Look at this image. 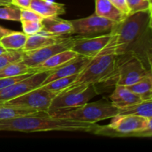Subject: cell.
<instances>
[{"mask_svg": "<svg viewBox=\"0 0 152 152\" xmlns=\"http://www.w3.org/2000/svg\"><path fill=\"white\" fill-rule=\"evenodd\" d=\"M76 37H76L69 36L64 40L56 44L50 45L45 46L41 48L36 49V50L24 51L22 61L30 68L35 66L59 52L71 49Z\"/></svg>", "mask_w": 152, "mask_h": 152, "instance_id": "8fae6325", "label": "cell"}, {"mask_svg": "<svg viewBox=\"0 0 152 152\" xmlns=\"http://www.w3.org/2000/svg\"><path fill=\"white\" fill-rule=\"evenodd\" d=\"M108 45L99 54L132 55L151 66V10L130 13L116 23Z\"/></svg>", "mask_w": 152, "mask_h": 152, "instance_id": "6da1fadb", "label": "cell"}, {"mask_svg": "<svg viewBox=\"0 0 152 152\" xmlns=\"http://www.w3.org/2000/svg\"><path fill=\"white\" fill-rule=\"evenodd\" d=\"M117 9L123 12V13L126 15H129L130 13L129 6H128L126 0H109Z\"/></svg>", "mask_w": 152, "mask_h": 152, "instance_id": "1f68e13d", "label": "cell"}, {"mask_svg": "<svg viewBox=\"0 0 152 152\" xmlns=\"http://www.w3.org/2000/svg\"><path fill=\"white\" fill-rule=\"evenodd\" d=\"M95 13L97 16L118 23L124 20L128 15L117 9L109 0H95Z\"/></svg>", "mask_w": 152, "mask_h": 152, "instance_id": "d6986e66", "label": "cell"}, {"mask_svg": "<svg viewBox=\"0 0 152 152\" xmlns=\"http://www.w3.org/2000/svg\"><path fill=\"white\" fill-rule=\"evenodd\" d=\"M36 73L34 70L25 65L22 60L8 64L0 69V78L3 77H16L22 74Z\"/></svg>", "mask_w": 152, "mask_h": 152, "instance_id": "cb8c5ba5", "label": "cell"}, {"mask_svg": "<svg viewBox=\"0 0 152 152\" xmlns=\"http://www.w3.org/2000/svg\"><path fill=\"white\" fill-rule=\"evenodd\" d=\"M119 114V109L111 101L102 99L93 102H86L77 108L60 111L52 114V117L65 120H74L88 123H96L111 119Z\"/></svg>", "mask_w": 152, "mask_h": 152, "instance_id": "277c9868", "label": "cell"}, {"mask_svg": "<svg viewBox=\"0 0 152 152\" xmlns=\"http://www.w3.org/2000/svg\"><path fill=\"white\" fill-rule=\"evenodd\" d=\"M80 55L77 54L74 50H67L65 51L59 52L53 56H50L45 61L42 62V63L38 64L35 66L31 67V69L34 70L35 72H40V71H50V70L56 69L59 68L63 64L73 60Z\"/></svg>", "mask_w": 152, "mask_h": 152, "instance_id": "2e32d148", "label": "cell"}, {"mask_svg": "<svg viewBox=\"0 0 152 152\" xmlns=\"http://www.w3.org/2000/svg\"><path fill=\"white\" fill-rule=\"evenodd\" d=\"M148 1H151V0H148Z\"/></svg>", "mask_w": 152, "mask_h": 152, "instance_id": "8d00e7d4", "label": "cell"}, {"mask_svg": "<svg viewBox=\"0 0 152 152\" xmlns=\"http://www.w3.org/2000/svg\"><path fill=\"white\" fill-rule=\"evenodd\" d=\"M95 85L80 86L58 93L48 110L49 115L77 108L89 102L98 94Z\"/></svg>", "mask_w": 152, "mask_h": 152, "instance_id": "52a82bcc", "label": "cell"}, {"mask_svg": "<svg viewBox=\"0 0 152 152\" xmlns=\"http://www.w3.org/2000/svg\"><path fill=\"white\" fill-rule=\"evenodd\" d=\"M21 8L13 4L0 6V19L20 22Z\"/></svg>", "mask_w": 152, "mask_h": 152, "instance_id": "484cf974", "label": "cell"}, {"mask_svg": "<svg viewBox=\"0 0 152 152\" xmlns=\"http://www.w3.org/2000/svg\"><path fill=\"white\" fill-rule=\"evenodd\" d=\"M30 9L38 13L43 18L59 16L65 13V4L51 0H32Z\"/></svg>", "mask_w": 152, "mask_h": 152, "instance_id": "e0dca14e", "label": "cell"}, {"mask_svg": "<svg viewBox=\"0 0 152 152\" xmlns=\"http://www.w3.org/2000/svg\"><path fill=\"white\" fill-rule=\"evenodd\" d=\"M110 101L117 108H121L142 100L126 86L116 85L114 91L110 96Z\"/></svg>", "mask_w": 152, "mask_h": 152, "instance_id": "ac0fdd59", "label": "cell"}, {"mask_svg": "<svg viewBox=\"0 0 152 152\" xmlns=\"http://www.w3.org/2000/svg\"><path fill=\"white\" fill-rule=\"evenodd\" d=\"M34 73H29V74H22V75L16 76V77H3L0 78V89L4 88L7 87V86H12L15 83L20 82L25 79L28 78L31 75H32Z\"/></svg>", "mask_w": 152, "mask_h": 152, "instance_id": "f546056e", "label": "cell"}, {"mask_svg": "<svg viewBox=\"0 0 152 152\" xmlns=\"http://www.w3.org/2000/svg\"><path fill=\"white\" fill-rule=\"evenodd\" d=\"M115 65V55L99 54L97 56L91 59L84 69L79 73L74 81L63 91L80 86L102 83L114 71Z\"/></svg>", "mask_w": 152, "mask_h": 152, "instance_id": "8992f818", "label": "cell"}, {"mask_svg": "<svg viewBox=\"0 0 152 152\" xmlns=\"http://www.w3.org/2000/svg\"><path fill=\"white\" fill-rule=\"evenodd\" d=\"M74 34L82 37H91L109 34L116 22L97 16L96 13L88 17L71 20Z\"/></svg>", "mask_w": 152, "mask_h": 152, "instance_id": "9c48e42d", "label": "cell"}, {"mask_svg": "<svg viewBox=\"0 0 152 152\" xmlns=\"http://www.w3.org/2000/svg\"><path fill=\"white\" fill-rule=\"evenodd\" d=\"M39 112L43 111H38L32 108L15 106L4 103L0 104V120H8L15 117L37 114Z\"/></svg>", "mask_w": 152, "mask_h": 152, "instance_id": "7402d4cb", "label": "cell"}, {"mask_svg": "<svg viewBox=\"0 0 152 152\" xmlns=\"http://www.w3.org/2000/svg\"><path fill=\"white\" fill-rule=\"evenodd\" d=\"M44 18L37 12L31 9H21V21H34V22H42Z\"/></svg>", "mask_w": 152, "mask_h": 152, "instance_id": "4dcf8cb0", "label": "cell"}, {"mask_svg": "<svg viewBox=\"0 0 152 152\" xmlns=\"http://www.w3.org/2000/svg\"><path fill=\"white\" fill-rule=\"evenodd\" d=\"M42 31L57 36H71L74 34V28L71 21L61 19L59 16L44 18L42 22Z\"/></svg>", "mask_w": 152, "mask_h": 152, "instance_id": "9a60e30c", "label": "cell"}, {"mask_svg": "<svg viewBox=\"0 0 152 152\" xmlns=\"http://www.w3.org/2000/svg\"><path fill=\"white\" fill-rule=\"evenodd\" d=\"M23 33L28 36L34 35L42 30L43 25L42 22L34 21H21Z\"/></svg>", "mask_w": 152, "mask_h": 152, "instance_id": "f1b7e54d", "label": "cell"}, {"mask_svg": "<svg viewBox=\"0 0 152 152\" xmlns=\"http://www.w3.org/2000/svg\"><path fill=\"white\" fill-rule=\"evenodd\" d=\"M23 54L22 50H7L0 54V69L12 62L21 61Z\"/></svg>", "mask_w": 152, "mask_h": 152, "instance_id": "4316f807", "label": "cell"}, {"mask_svg": "<svg viewBox=\"0 0 152 152\" xmlns=\"http://www.w3.org/2000/svg\"><path fill=\"white\" fill-rule=\"evenodd\" d=\"M51 71L36 72L22 81L0 89V104L40 87Z\"/></svg>", "mask_w": 152, "mask_h": 152, "instance_id": "30bf717a", "label": "cell"}, {"mask_svg": "<svg viewBox=\"0 0 152 152\" xmlns=\"http://www.w3.org/2000/svg\"><path fill=\"white\" fill-rule=\"evenodd\" d=\"M77 75L78 74L56 79V80H53V81L50 82L48 83H46V84L43 85V86H40V87L46 89V90L59 93V92L63 91L65 88H66L68 86H70L74 81V80L77 78Z\"/></svg>", "mask_w": 152, "mask_h": 152, "instance_id": "d4e9b609", "label": "cell"}, {"mask_svg": "<svg viewBox=\"0 0 152 152\" xmlns=\"http://www.w3.org/2000/svg\"><path fill=\"white\" fill-rule=\"evenodd\" d=\"M28 37L23 32L13 31L0 38V45L6 50H22Z\"/></svg>", "mask_w": 152, "mask_h": 152, "instance_id": "44dd1931", "label": "cell"}, {"mask_svg": "<svg viewBox=\"0 0 152 152\" xmlns=\"http://www.w3.org/2000/svg\"><path fill=\"white\" fill-rule=\"evenodd\" d=\"M11 4V0H0V6L8 5Z\"/></svg>", "mask_w": 152, "mask_h": 152, "instance_id": "e575fe53", "label": "cell"}, {"mask_svg": "<svg viewBox=\"0 0 152 152\" xmlns=\"http://www.w3.org/2000/svg\"><path fill=\"white\" fill-rule=\"evenodd\" d=\"M14 31H12V30L7 29V28H4L2 26H0V38L4 37L6 35H8V34L13 33Z\"/></svg>", "mask_w": 152, "mask_h": 152, "instance_id": "836d02e7", "label": "cell"}, {"mask_svg": "<svg viewBox=\"0 0 152 152\" xmlns=\"http://www.w3.org/2000/svg\"><path fill=\"white\" fill-rule=\"evenodd\" d=\"M57 94L58 92L51 91L39 87L3 103L32 108L38 111L47 113L52 100Z\"/></svg>", "mask_w": 152, "mask_h": 152, "instance_id": "ba28073f", "label": "cell"}, {"mask_svg": "<svg viewBox=\"0 0 152 152\" xmlns=\"http://www.w3.org/2000/svg\"><path fill=\"white\" fill-rule=\"evenodd\" d=\"M129 90L137 95L142 101L152 100V76L144 77L137 83L126 86Z\"/></svg>", "mask_w": 152, "mask_h": 152, "instance_id": "603a6c76", "label": "cell"}, {"mask_svg": "<svg viewBox=\"0 0 152 152\" xmlns=\"http://www.w3.org/2000/svg\"><path fill=\"white\" fill-rule=\"evenodd\" d=\"M91 60V59L85 57V56H77L74 59L63 64L59 68L52 70L50 74L48 76L47 78L43 82L42 86L50 83L53 80H56V79L78 74L79 73L81 72L84 69L85 67L90 62Z\"/></svg>", "mask_w": 152, "mask_h": 152, "instance_id": "4fadbf2b", "label": "cell"}, {"mask_svg": "<svg viewBox=\"0 0 152 152\" xmlns=\"http://www.w3.org/2000/svg\"><path fill=\"white\" fill-rule=\"evenodd\" d=\"M98 135L150 137L152 135V118L118 114L113 117L109 125L102 126Z\"/></svg>", "mask_w": 152, "mask_h": 152, "instance_id": "5b68a950", "label": "cell"}, {"mask_svg": "<svg viewBox=\"0 0 152 152\" xmlns=\"http://www.w3.org/2000/svg\"><path fill=\"white\" fill-rule=\"evenodd\" d=\"M126 2L129 6L130 13L151 10V1L148 0H126Z\"/></svg>", "mask_w": 152, "mask_h": 152, "instance_id": "83f0119b", "label": "cell"}, {"mask_svg": "<svg viewBox=\"0 0 152 152\" xmlns=\"http://www.w3.org/2000/svg\"><path fill=\"white\" fill-rule=\"evenodd\" d=\"M118 109L120 115H135L147 119L152 118V100L140 101Z\"/></svg>", "mask_w": 152, "mask_h": 152, "instance_id": "ffe728a7", "label": "cell"}, {"mask_svg": "<svg viewBox=\"0 0 152 152\" xmlns=\"http://www.w3.org/2000/svg\"><path fill=\"white\" fill-rule=\"evenodd\" d=\"M68 37L69 36L63 37V36L53 35V34H48L42 30L37 34L28 36L22 50L29 51V50H36V49L41 48L45 47V46L56 44V43L64 40Z\"/></svg>", "mask_w": 152, "mask_h": 152, "instance_id": "5bb4252c", "label": "cell"}, {"mask_svg": "<svg viewBox=\"0 0 152 152\" xmlns=\"http://www.w3.org/2000/svg\"><path fill=\"white\" fill-rule=\"evenodd\" d=\"M111 37V33L91 37L77 36L71 50H74L80 56L93 59L97 56L105 48Z\"/></svg>", "mask_w": 152, "mask_h": 152, "instance_id": "7c38bea8", "label": "cell"}, {"mask_svg": "<svg viewBox=\"0 0 152 152\" xmlns=\"http://www.w3.org/2000/svg\"><path fill=\"white\" fill-rule=\"evenodd\" d=\"M32 0H11V4L21 9H30Z\"/></svg>", "mask_w": 152, "mask_h": 152, "instance_id": "d6a6232c", "label": "cell"}, {"mask_svg": "<svg viewBox=\"0 0 152 152\" xmlns=\"http://www.w3.org/2000/svg\"><path fill=\"white\" fill-rule=\"evenodd\" d=\"M102 126L52 117L46 112L0 120L1 132H78L99 134Z\"/></svg>", "mask_w": 152, "mask_h": 152, "instance_id": "7a4b0ae2", "label": "cell"}, {"mask_svg": "<svg viewBox=\"0 0 152 152\" xmlns=\"http://www.w3.org/2000/svg\"><path fill=\"white\" fill-rule=\"evenodd\" d=\"M6 49H4V48L2 47V46L1 45H0V54H1V53H4V52H5L6 51Z\"/></svg>", "mask_w": 152, "mask_h": 152, "instance_id": "d590c367", "label": "cell"}, {"mask_svg": "<svg viewBox=\"0 0 152 152\" xmlns=\"http://www.w3.org/2000/svg\"><path fill=\"white\" fill-rule=\"evenodd\" d=\"M151 74V70L138 57L132 55L116 56L114 71L102 83L107 86H129Z\"/></svg>", "mask_w": 152, "mask_h": 152, "instance_id": "3957f363", "label": "cell"}]
</instances>
